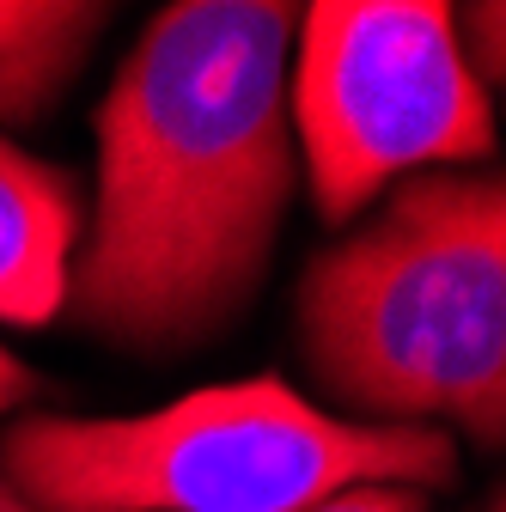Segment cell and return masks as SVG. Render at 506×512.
<instances>
[{"mask_svg":"<svg viewBox=\"0 0 506 512\" xmlns=\"http://www.w3.org/2000/svg\"><path fill=\"white\" fill-rule=\"evenodd\" d=\"M281 0H177L98 110L80 317L122 348H189L250 299L293 189Z\"/></svg>","mask_w":506,"mask_h":512,"instance_id":"cell-1","label":"cell"},{"mask_svg":"<svg viewBox=\"0 0 506 512\" xmlns=\"http://www.w3.org/2000/svg\"><path fill=\"white\" fill-rule=\"evenodd\" d=\"M318 384L378 427L506 445V171H433L299 287Z\"/></svg>","mask_w":506,"mask_h":512,"instance_id":"cell-2","label":"cell"},{"mask_svg":"<svg viewBox=\"0 0 506 512\" xmlns=\"http://www.w3.org/2000/svg\"><path fill=\"white\" fill-rule=\"evenodd\" d=\"M0 464L37 512H305L342 488L458 476L439 427L348 421L281 378L208 384L147 415H19Z\"/></svg>","mask_w":506,"mask_h":512,"instance_id":"cell-3","label":"cell"},{"mask_svg":"<svg viewBox=\"0 0 506 512\" xmlns=\"http://www.w3.org/2000/svg\"><path fill=\"white\" fill-rule=\"evenodd\" d=\"M324 220L360 214L421 165L494 153L488 86L439 0H318L299 13L293 116Z\"/></svg>","mask_w":506,"mask_h":512,"instance_id":"cell-4","label":"cell"},{"mask_svg":"<svg viewBox=\"0 0 506 512\" xmlns=\"http://www.w3.org/2000/svg\"><path fill=\"white\" fill-rule=\"evenodd\" d=\"M80 189L68 171L0 135V324L37 330L68 305Z\"/></svg>","mask_w":506,"mask_h":512,"instance_id":"cell-5","label":"cell"},{"mask_svg":"<svg viewBox=\"0 0 506 512\" xmlns=\"http://www.w3.org/2000/svg\"><path fill=\"white\" fill-rule=\"evenodd\" d=\"M110 7L92 0H0V116L31 122L74 86Z\"/></svg>","mask_w":506,"mask_h":512,"instance_id":"cell-6","label":"cell"},{"mask_svg":"<svg viewBox=\"0 0 506 512\" xmlns=\"http://www.w3.org/2000/svg\"><path fill=\"white\" fill-rule=\"evenodd\" d=\"M458 31H464V49H470V68L488 74L494 86H506V0L470 7Z\"/></svg>","mask_w":506,"mask_h":512,"instance_id":"cell-7","label":"cell"},{"mask_svg":"<svg viewBox=\"0 0 506 512\" xmlns=\"http://www.w3.org/2000/svg\"><path fill=\"white\" fill-rule=\"evenodd\" d=\"M305 512H427V500L415 488H391V482H372V488H342L318 506H305Z\"/></svg>","mask_w":506,"mask_h":512,"instance_id":"cell-8","label":"cell"},{"mask_svg":"<svg viewBox=\"0 0 506 512\" xmlns=\"http://www.w3.org/2000/svg\"><path fill=\"white\" fill-rule=\"evenodd\" d=\"M37 391H43V378L25 360H13L7 348H0V409H25Z\"/></svg>","mask_w":506,"mask_h":512,"instance_id":"cell-9","label":"cell"},{"mask_svg":"<svg viewBox=\"0 0 506 512\" xmlns=\"http://www.w3.org/2000/svg\"><path fill=\"white\" fill-rule=\"evenodd\" d=\"M0 512H37V506H31V500H25L7 476H0Z\"/></svg>","mask_w":506,"mask_h":512,"instance_id":"cell-10","label":"cell"},{"mask_svg":"<svg viewBox=\"0 0 506 512\" xmlns=\"http://www.w3.org/2000/svg\"><path fill=\"white\" fill-rule=\"evenodd\" d=\"M488 512H506V494H494V506H488Z\"/></svg>","mask_w":506,"mask_h":512,"instance_id":"cell-11","label":"cell"}]
</instances>
